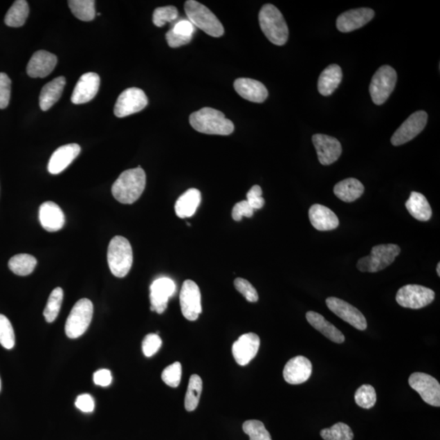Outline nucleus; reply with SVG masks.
Here are the masks:
<instances>
[{"label": "nucleus", "mask_w": 440, "mask_h": 440, "mask_svg": "<svg viewBox=\"0 0 440 440\" xmlns=\"http://www.w3.org/2000/svg\"><path fill=\"white\" fill-rule=\"evenodd\" d=\"M401 248L395 244L378 245L373 247L371 254L357 263L362 273H378L391 265L400 255Z\"/></svg>", "instance_id": "obj_6"}, {"label": "nucleus", "mask_w": 440, "mask_h": 440, "mask_svg": "<svg viewBox=\"0 0 440 440\" xmlns=\"http://www.w3.org/2000/svg\"><path fill=\"white\" fill-rule=\"evenodd\" d=\"M190 122L194 130L203 134L228 136L235 131L233 122L213 108L205 107L192 113Z\"/></svg>", "instance_id": "obj_2"}, {"label": "nucleus", "mask_w": 440, "mask_h": 440, "mask_svg": "<svg viewBox=\"0 0 440 440\" xmlns=\"http://www.w3.org/2000/svg\"><path fill=\"white\" fill-rule=\"evenodd\" d=\"M166 39L169 47L176 48L181 47V46L189 44L191 42L192 37H185L176 35L174 33L172 30H169L166 34Z\"/></svg>", "instance_id": "obj_49"}, {"label": "nucleus", "mask_w": 440, "mask_h": 440, "mask_svg": "<svg viewBox=\"0 0 440 440\" xmlns=\"http://www.w3.org/2000/svg\"><path fill=\"white\" fill-rule=\"evenodd\" d=\"M178 16V9L175 6H166L156 8L154 12V24L163 27L167 22H173Z\"/></svg>", "instance_id": "obj_41"}, {"label": "nucleus", "mask_w": 440, "mask_h": 440, "mask_svg": "<svg viewBox=\"0 0 440 440\" xmlns=\"http://www.w3.org/2000/svg\"><path fill=\"white\" fill-rule=\"evenodd\" d=\"M434 296V292L428 287L407 285L398 291L396 299L403 308L420 309L432 304Z\"/></svg>", "instance_id": "obj_9"}, {"label": "nucleus", "mask_w": 440, "mask_h": 440, "mask_svg": "<svg viewBox=\"0 0 440 440\" xmlns=\"http://www.w3.org/2000/svg\"><path fill=\"white\" fill-rule=\"evenodd\" d=\"M375 12L373 9L360 8L351 9L339 15L336 21V26L342 33H349L362 28L373 19Z\"/></svg>", "instance_id": "obj_17"}, {"label": "nucleus", "mask_w": 440, "mask_h": 440, "mask_svg": "<svg viewBox=\"0 0 440 440\" xmlns=\"http://www.w3.org/2000/svg\"><path fill=\"white\" fill-rule=\"evenodd\" d=\"M428 119V114L423 110L411 114L394 133L391 139L392 144L394 146H400L414 139L424 130Z\"/></svg>", "instance_id": "obj_11"}, {"label": "nucleus", "mask_w": 440, "mask_h": 440, "mask_svg": "<svg viewBox=\"0 0 440 440\" xmlns=\"http://www.w3.org/2000/svg\"><path fill=\"white\" fill-rule=\"evenodd\" d=\"M313 143L318 153L319 162L324 166H329L340 158L342 152V145L334 137L315 134L313 136Z\"/></svg>", "instance_id": "obj_16"}, {"label": "nucleus", "mask_w": 440, "mask_h": 440, "mask_svg": "<svg viewBox=\"0 0 440 440\" xmlns=\"http://www.w3.org/2000/svg\"><path fill=\"white\" fill-rule=\"evenodd\" d=\"M356 405L365 410L372 409L377 401V394L371 385H362L355 394Z\"/></svg>", "instance_id": "obj_38"}, {"label": "nucleus", "mask_w": 440, "mask_h": 440, "mask_svg": "<svg viewBox=\"0 0 440 440\" xmlns=\"http://www.w3.org/2000/svg\"><path fill=\"white\" fill-rule=\"evenodd\" d=\"M172 30L178 35L192 37L195 33L196 27L189 20L183 19L176 23Z\"/></svg>", "instance_id": "obj_48"}, {"label": "nucleus", "mask_w": 440, "mask_h": 440, "mask_svg": "<svg viewBox=\"0 0 440 440\" xmlns=\"http://www.w3.org/2000/svg\"><path fill=\"white\" fill-rule=\"evenodd\" d=\"M107 259L113 276L118 278L126 277L133 263V252L129 241L121 236L114 237L109 242Z\"/></svg>", "instance_id": "obj_4"}, {"label": "nucleus", "mask_w": 440, "mask_h": 440, "mask_svg": "<svg viewBox=\"0 0 440 440\" xmlns=\"http://www.w3.org/2000/svg\"><path fill=\"white\" fill-rule=\"evenodd\" d=\"M37 265V259L28 254H19L13 256L9 260L8 268L17 276H28L34 272Z\"/></svg>", "instance_id": "obj_33"}, {"label": "nucleus", "mask_w": 440, "mask_h": 440, "mask_svg": "<svg viewBox=\"0 0 440 440\" xmlns=\"http://www.w3.org/2000/svg\"><path fill=\"white\" fill-rule=\"evenodd\" d=\"M263 191L259 185H254L246 194L247 203L254 210H259L264 208V199L262 196Z\"/></svg>", "instance_id": "obj_46"}, {"label": "nucleus", "mask_w": 440, "mask_h": 440, "mask_svg": "<svg viewBox=\"0 0 440 440\" xmlns=\"http://www.w3.org/2000/svg\"><path fill=\"white\" fill-rule=\"evenodd\" d=\"M39 217L41 226L48 232L61 230L66 222L62 210L53 201H46L41 205Z\"/></svg>", "instance_id": "obj_23"}, {"label": "nucleus", "mask_w": 440, "mask_h": 440, "mask_svg": "<svg viewBox=\"0 0 440 440\" xmlns=\"http://www.w3.org/2000/svg\"><path fill=\"white\" fill-rule=\"evenodd\" d=\"M29 13L28 3L26 0H17L9 8L4 22L8 26L21 27L24 26Z\"/></svg>", "instance_id": "obj_32"}, {"label": "nucleus", "mask_w": 440, "mask_h": 440, "mask_svg": "<svg viewBox=\"0 0 440 440\" xmlns=\"http://www.w3.org/2000/svg\"><path fill=\"white\" fill-rule=\"evenodd\" d=\"M66 84V77L61 76L56 77L44 86L39 95V107L43 111H47L58 102Z\"/></svg>", "instance_id": "obj_27"}, {"label": "nucleus", "mask_w": 440, "mask_h": 440, "mask_svg": "<svg viewBox=\"0 0 440 440\" xmlns=\"http://www.w3.org/2000/svg\"><path fill=\"white\" fill-rule=\"evenodd\" d=\"M201 192L196 189L187 190L178 199L175 205V210L178 218L192 217L201 203Z\"/></svg>", "instance_id": "obj_29"}, {"label": "nucleus", "mask_w": 440, "mask_h": 440, "mask_svg": "<svg viewBox=\"0 0 440 440\" xmlns=\"http://www.w3.org/2000/svg\"><path fill=\"white\" fill-rule=\"evenodd\" d=\"M68 7L77 19L82 21H93L95 17V3L93 0H71Z\"/></svg>", "instance_id": "obj_35"}, {"label": "nucleus", "mask_w": 440, "mask_h": 440, "mask_svg": "<svg viewBox=\"0 0 440 440\" xmlns=\"http://www.w3.org/2000/svg\"><path fill=\"white\" fill-rule=\"evenodd\" d=\"M309 219L311 226L319 231L333 230L339 226V219L336 213L327 206L320 204L311 206Z\"/></svg>", "instance_id": "obj_25"}, {"label": "nucleus", "mask_w": 440, "mask_h": 440, "mask_svg": "<svg viewBox=\"0 0 440 440\" xmlns=\"http://www.w3.org/2000/svg\"><path fill=\"white\" fill-rule=\"evenodd\" d=\"M0 391H1V379H0Z\"/></svg>", "instance_id": "obj_53"}, {"label": "nucleus", "mask_w": 440, "mask_h": 440, "mask_svg": "<svg viewBox=\"0 0 440 440\" xmlns=\"http://www.w3.org/2000/svg\"><path fill=\"white\" fill-rule=\"evenodd\" d=\"M243 432L250 437V440H273L271 434L265 428L262 421L249 420L242 425Z\"/></svg>", "instance_id": "obj_39"}, {"label": "nucleus", "mask_w": 440, "mask_h": 440, "mask_svg": "<svg viewBox=\"0 0 440 440\" xmlns=\"http://www.w3.org/2000/svg\"><path fill=\"white\" fill-rule=\"evenodd\" d=\"M57 64L56 55L39 50L32 56L26 71L31 77H45L53 71Z\"/></svg>", "instance_id": "obj_22"}, {"label": "nucleus", "mask_w": 440, "mask_h": 440, "mask_svg": "<svg viewBox=\"0 0 440 440\" xmlns=\"http://www.w3.org/2000/svg\"><path fill=\"white\" fill-rule=\"evenodd\" d=\"M11 80L4 73H0V109L8 107L11 98Z\"/></svg>", "instance_id": "obj_45"}, {"label": "nucleus", "mask_w": 440, "mask_h": 440, "mask_svg": "<svg viewBox=\"0 0 440 440\" xmlns=\"http://www.w3.org/2000/svg\"><path fill=\"white\" fill-rule=\"evenodd\" d=\"M405 205L412 217L419 221H428L432 217V210L428 199L420 192H412Z\"/></svg>", "instance_id": "obj_31"}, {"label": "nucleus", "mask_w": 440, "mask_h": 440, "mask_svg": "<svg viewBox=\"0 0 440 440\" xmlns=\"http://www.w3.org/2000/svg\"><path fill=\"white\" fill-rule=\"evenodd\" d=\"M410 386L423 401L434 407L440 406V385L437 379L424 373H414L409 378Z\"/></svg>", "instance_id": "obj_12"}, {"label": "nucleus", "mask_w": 440, "mask_h": 440, "mask_svg": "<svg viewBox=\"0 0 440 440\" xmlns=\"http://www.w3.org/2000/svg\"><path fill=\"white\" fill-rule=\"evenodd\" d=\"M185 10L192 25L203 30L210 36L219 38L224 34L222 23L208 8L195 0H189L185 4Z\"/></svg>", "instance_id": "obj_5"}, {"label": "nucleus", "mask_w": 440, "mask_h": 440, "mask_svg": "<svg viewBox=\"0 0 440 440\" xmlns=\"http://www.w3.org/2000/svg\"><path fill=\"white\" fill-rule=\"evenodd\" d=\"M75 406L82 412H93L95 409L94 398L93 396L89 395V394H82V395L77 397Z\"/></svg>", "instance_id": "obj_50"}, {"label": "nucleus", "mask_w": 440, "mask_h": 440, "mask_svg": "<svg viewBox=\"0 0 440 440\" xmlns=\"http://www.w3.org/2000/svg\"><path fill=\"white\" fill-rule=\"evenodd\" d=\"M342 80V71L340 66L332 64L325 68L320 73L318 80V91L324 96L332 95L340 85Z\"/></svg>", "instance_id": "obj_28"}, {"label": "nucleus", "mask_w": 440, "mask_h": 440, "mask_svg": "<svg viewBox=\"0 0 440 440\" xmlns=\"http://www.w3.org/2000/svg\"><path fill=\"white\" fill-rule=\"evenodd\" d=\"M93 304L88 299L76 302L68 315L66 323V333L70 338H77L84 334L93 319Z\"/></svg>", "instance_id": "obj_7"}, {"label": "nucleus", "mask_w": 440, "mask_h": 440, "mask_svg": "<svg viewBox=\"0 0 440 440\" xmlns=\"http://www.w3.org/2000/svg\"><path fill=\"white\" fill-rule=\"evenodd\" d=\"M235 286L237 291L241 293L247 301L256 302L259 300L258 293L247 279L237 278L235 281Z\"/></svg>", "instance_id": "obj_43"}, {"label": "nucleus", "mask_w": 440, "mask_h": 440, "mask_svg": "<svg viewBox=\"0 0 440 440\" xmlns=\"http://www.w3.org/2000/svg\"><path fill=\"white\" fill-rule=\"evenodd\" d=\"M148 103V98L143 90L137 88L127 89L118 96L114 107V114L118 118L130 116L143 110Z\"/></svg>", "instance_id": "obj_10"}, {"label": "nucleus", "mask_w": 440, "mask_h": 440, "mask_svg": "<svg viewBox=\"0 0 440 440\" xmlns=\"http://www.w3.org/2000/svg\"><path fill=\"white\" fill-rule=\"evenodd\" d=\"M100 84V76L95 73H86L80 77L71 95V102L75 104L91 102L98 94Z\"/></svg>", "instance_id": "obj_19"}, {"label": "nucleus", "mask_w": 440, "mask_h": 440, "mask_svg": "<svg viewBox=\"0 0 440 440\" xmlns=\"http://www.w3.org/2000/svg\"><path fill=\"white\" fill-rule=\"evenodd\" d=\"M176 286L172 279L161 277L153 282L150 286L151 311L158 314L167 309L169 297L176 293Z\"/></svg>", "instance_id": "obj_15"}, {"label": "nucleus", "mask_w": 440, "mask_h": 440, "mask_svg": "<svg viewBox=\"0 0 440 440\" xmlns=\"http://www.w3.org/2000/svg\"><path fill=\"white\" fill-rule=\"evenodd\" d=\"M112 374L108 369H100L93 375V381L100 387H108L112 383Z\"/></svg>", "instance_id": "obj_51"}, {"label": "nucleus", "mask_w": 440, "mask_h": 440, "mask_svg": "<svg viewBox=\"0 0 440 440\" xmlns=\"http://www.w3.org/2000/svg\"><path fill=\"white\" fill-rule=\"evenodd\" d=\"M181 308L183 315L187 320L194 322L203 311L201 296L198 285L191 279L183 283L180 295Z\"/></svg>", "instance_id": "obj_13"}, {"label": "nucleus", "mask_w": 440, "mask_h": 440, "mask_svg": "<svg viewBox=\"0 0 440 440\" xmlns=\"http://www.w3.org/2000/svg\"><path fill=\"white\" fill-rule=\"evenodd\" d=\"M327 304L330 311L353 327L361 331L367 329V320L365 315L346 301L336 297H329L327 300Z\"/></svg>", "instance_id": "obj_14"}, {"label": "nucleus", "mask_w": 440, "mask_h": 440, "mask_svg": "<svg viewBox=\"0 0 440 440\" xmlns=\"http://www.w3.org/2000/svg\"><path fill=\"white\" fill-rule=\"evenodd\" d=\"M313 373V365L304 356L293 357L284 368L283 376L286 382L291 385L304 383L310 378Z\"/></svg>", "instance_id": "obj_20"}, {"label": "nucleus", "mask_w": 440, "mask_h": 440, "mask_svg": "<svg viewBox=\"0 0 440 440\" xmlns=\"http://www.w3.org/2000/svg\"><path fill=\"white\" fill-rule=\"evenodd\" d=\"M437 273H438V276H440V264L439 263L437 265Z\"/></svg>", "instance_id": "obj_52"}, {"label": "nucleus", "mask_w": 440, "mask_h": 440, "mask_svg": "<svg viewBox=\"0 0 440 440\" xmlns=\"http://www.w3.org/2000/svg\"><path fill=\"white\" fill-rule=\"evenodd\" d=\"M363 183L355 178H348L334 186L333 192L338 198L345 203H352L364 194Z\"/></svg>", "instance_id": "obj_30"}, {"label": "nucleus", "mask_w": 440, "mask_h": 440, "mask_svg": "<svg viewBox=\"0 0 440 440\" xmlns=\"http://www.w3.org/2000/svg\"><path fill=\"white\" fill-rule=\"evenodd\" d=\"M397 73L392 66H383L374 73L369 86L371 98L375 104L387 102L396 88Z\"/></svg>", "instance_id": "obj_8"}, {"label": "nucleus", "mask_w": 440, "mask_h": 440, "mask_svg": "<svg viewBox=\"0 0 440 440\" xmlns=\"http://www.w3.org/2000/svg\"><path fill=\"white\" fill-rule=\"evenodd\" d=\"M64 292L61 287L54 288L50 295L44 311L46 322L52 323L57 318L63 302Z\"/></svg>", "instance_id": "obj_36"}, {"label": "nucleus", "mask_w": 440, "mask_h": 440, "mask_svg": "<svg viewBox=\"0 0 440 440\" xmlns=\"http://www.w3.org/2000/svg\"><path fill=\"white\" fill-rule=\"evenodd\" d=\"M260 347V338L256 333L243 334L232 345V355L238 365L245 366L255 358Z\"/></svg>", "instance_id": "obj_18"}, {"label": "nucleus", "mask_w": 440, "mask_h": 440, "mask_svg": "<svg viewBox=\"0 0 440 440\" xmlns=\"http://www.w3.org/2000/svg\"><path fill=\"white\" fill-rule=\"evenodd\" d=\"M203 392V380L199 375H192L187 386L185 406L187 411H194L198 407L200 397Z\"/></svg>", "instance_id": "obj_34"}, {"label": "nucleus", "mask_w": 440, "mask_h": 440, "mask_svg": "<svg viewBox=\"0 0 440 440\" xmlns=\"http://www.w3.org/2000/svg\"><path fill=\"white\" fill-rule=\"evenodd\" d=\"M235 89L242 98L250 102L263 103L268 96V91L262 82L247 77L235 80Z\"/></svg>", "instance_id": "obj_24"}, {"label": "nucleus", "mask_w": 440, "mask_h": 440, "mask_svg": "<svg viewBox=\"0 0 440 440\" xmlns=\"http://www.w3.org/2000/svg\"><path fill=\"white\" fill-rule=\"evenodd\" d=\"M162 343V339L158 334H148L142 342V350H143L144 355L147 357L153 356L160 349Z\"/></svg>", "instance_id": "obj_44"}, {"label": "nucleus", "mask_w": 440, "mask_h": 440, "mask_svg": "<svg viewBox=\"0 0 440 440\" xmlns=\"http://www.w3.org/2000/svg\"><path fill=\"white\" fill-rule=\"evenodd\" d=\"M320 437L324 440H352L354 434L349 425L338 423L330 428L323 429L320 432Z\"/></svg>", "instance_id": "obj_37"}, {"label": "nucleus", "mask_w": 440, "mask_h": 440, "mask_svg": "<svg viewBox=\"0 0 440 440\" xmlns=\"http://www.w3.org/2000/svg\"><path fill=\"white\" fill-rule=\"evenodd\" d=\"M261 30L270 42L283 46L288 38V29L285 18L277 7L273 4H265L259 15Z\"/></svg>", "instance_id": "obj_3"}, {"label": "nucleus", "mask_w": 440, "mask_h": 440, "mask_svg": "<svg viewBox=\"0 0 440 440\" xmlns=\"http://www.w3.org/2000/svg\"><path fill=\"white\" fill-rule=\"evenodd\" d=\"M306 318L309 324L324 336L333 342L342 343L345 341V337L342 333L334 325L328 322L322 315L315 311H309L306 314Z\"/></svg>", "instance_id": "obj_26"}, {"label": "nucleus", "mask_w": 440, "mask_h": 440, "mask_svg": "<svg viewBox=\"0 0 440 440\" xmlns=\"http://www.w3.org/2000/svg\"><path fill=\"white\" fill-rule=\"evenodd\" d=\"M146 175L140 167L123 172L113 183L112 194L119 203L132 204L140 198L145 189Z\"/></svg>", "instance_id": "obj_1"}, {"label": "nucleus", "mask_w": 440, "mask_h": 440, "mask_svg": "<svg viewBox=\"0 0 440 440\" xmlns=\"http://www.w3.org/2000/svg\"><path fill=\"white\" fill-rule=\"evenodd\" d=\"M81 152V147L77 144H68L59 147L53 154L48 163V172L58 175L70 166Z\"/></svg>", "instance_id": "obj_21"}, {"label": "nucleus", "mask_w": 440, "mask_h": 440, "mask_svg": "<svg viewBox=\"0 0 440 440\" xmlns=\"http://www.w3.org/2000/svg\"><path fill=\"white\" fill-rule=\"evenodd\" d=\"M182 376V366L180 362H175L167 367L162 374L163 381L171 387H177L180 385Z\"/></svg>", "instance_id": "obj_42"}, {"label": "nucleus", "mask_w": 440, "mask_h": 440, "mask_svg": "<svg viewBox=\"0 0 440 440\" xmlns=\"http://www.w3.org/2000/svg\"><path fill=\"white\" fill-rule=\"evenodd\" d=\"M255 210L251 208L247 201H241L233 206L232 217L235 221H241L243 217L251 218Z\"/></svg>", "instance_id": "obj_47"}, {"label": "nucleus", "mask_w": 440, "mask_h": 440, "mask_svg": "<svg viewBox=\"0 0 440 440\" xmlns=\"http://www.w3.org/2000/svg\"><path fill=\"white\" fill-rule=\"evenodd\" d=\"M0 345L8 350L15 346V330L10 320L2 314H0Z\"/></svg>", "instance_id": "obj_40"}]
</instances>
